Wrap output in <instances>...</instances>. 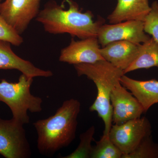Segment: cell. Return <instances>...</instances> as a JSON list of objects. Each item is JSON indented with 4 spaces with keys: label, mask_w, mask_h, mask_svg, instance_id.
Listing matches in <instances>:
<instances>
[{
    "label": "cell",
    "mask_w": 158,
    "mask_h": 158,
    "mask_svg": "<svg viewBox=\"0 0 158 158\" xmlns=\"http://www.w3.org/2000/svg\"><path fill=\"white\" fill-rule=\"evenodd\" d=\"M69 8L53 0L48 1L40 10L36 20L42 25L45 32L52 34H68L80 39L97 37L102 21L94 22L91 11L83 12L73 0H65Z\"/></svg>",
    "instance_id": "1"
},
{
    "label": "cell",
    "mask_w": 158,
    "mask_h": 158,
    "mask_svg": "<svg viewBox=\"0 0 158 158\" xmlns=\"http://www.w3.org/2000/svg\"><path fill=\"white\" fill-rule=\"evenodd\" d=\"M81 108L77 100H67L53 116L34 123L37 134V149L41 155L52 156L74 140Z\"/></svg>",
    "instance_id": "2"
},
{
    "label": "cell",
    "mask_w": 158,
    "mask_h": 158,
    "mask_svg": "<svg viewBox=\"0 0 158 158\" xmlns=\"http://www.w3.org/2000/svg\"><path fill=\"white\" fill-rule=\"evenodd\" d=\"M78 76L85 75L93 81L97 89L95 101L90 107L91 112H96L104 123L103 135H109L113 123V108L110 95L113 88L124 74L123 71L106 60L93 63L74 65Z\"/></svg>",
    "instance_id": "3"
},
{
    "label": "cell",
    "mask_w": 158,
    "mask_h": 158,
    "mask_svg": "<svg viewBox=\"0 0 158 158\" xmlns=\"http://www.w3.org/2000/svg\"><path fill=\"white\" fill-rule=\"evenodd\" d=\"M33 78L22 73L16 83L4 79L0 82V101L10 108L12 118L23 125L30 122L28 111L36 113L42 110V99L32 95L30 91Z\"/></svg>",
    "instance_id": "4"
},
{
    "label": "cell",
    "mask_w": 158,
    "mask_h": 158,
    "mask_svg": "<svg viewBox=\"0 0 158 158\" xmlns=\"http://www.w3.org/2000/svg\"><path fill=\"white\" fill-rule=\"evenodd\" d=\"M152 133V128L148 118L141 117L122 124L112 125L109 135L124 155L132 152L143 139Z\"/></svg>",
    "instance_id": "5"
},
{
    "label": "cell",
    "mask_w": 158,
    "mask_h": 158,
    "mask_svg": "<svg viewBox=\"0 0 158 158\" xmlns=\"http://www.w3.org/2000/svg\"><path fill=\"white\" fill-rule=\"evenodd\" d=\"M23 125L0 117V154L6 158H28L32 152Z\"/></svg>",
    "instance_id": "6"
},
{
    "label": "cell",
    "mask_w": 158,
    "mask_h": 158,
    "mask_svg": "<svg viewBox=\"0 0 158 158\" xmlns=\"http://www.w3.org/2000/svg\"><path fill=\"white\" fill-rule=\"evenodd\" d=\"M41 0H4L0 14L18 33L22 34L40 11Z\"/></svg>",
    "instance_id": "7"
},
{
    "label": "cell",
    "mask_w": 158,
    "mask_h": 158,
    "mask_svg": "<svg viewBox=\"0 0 158 158\" xmlns=\"http://www.w3.org/2000/svg\"><path fill=\"white\" fill-rule=\"evenodd\" d=\"M97 37L99 44L103 47L110 43L118 40L141 44L151 37L144 32V22L131 20L112 25H102Z\"/></svg>",
    "instance_id": "8"
},
{
    "label": "cell",
    "mask_w": 158,
    "mask_h": 158,
    "mask_svg": "<svg viewBox=\"0 0 158 158\" xmlns=\"http://www.w3.org/2000/svg\"><path fill=\"white\" fill-rule=\"evenodd\" d=\"M113 108V123L119 125L141 117L144 110L138 100L123 86L120 81L115 86L110 95Z\"/></svg>",
    "instance_id": "9"
},
{
    "label": "cell",
    "mask_w": 158,
    "mask_h": 158,
    "mask_svg": "<svg viewBox=\"0 0 158 158\" xmlns=\"http://www.w3.org/2000/svg\"><path fill=\"white\" fill-rule=\"evenodd\" d=\"M100 48L96 37L79 40L72 39L69 45L61 50L59 60L73 65L94 63L105 60L101 54Z\"/></svg>",
    "instance_id": "10"
},
{
    "label": "cell",
    "mask_w": 158,
    "mask_h": 158,
    "mask_svg": "<svg viewBox=\"0 0 158 158\" xmlns=\"http://www.w3.org/2000/svg\"><path fill=\"white\" fill-rule=\"evenodd\" d=\"M0 69H16L27 76L49 77L52 76V72L40 69L15 53L11 44L0 40Z\"/></svg>",
    "instance_id": "11"
},
{
    "label": "cell",
    "mask_w": 158,
    "mask_h": 158,
    "mask_svg": "<svg viewBox=\"0 0 158 158\" xmlns=\"http://www.w3.org/2000/svg\"><path fill=\"white\" fill-rule=\"evenodd\" d=\"M138 49V44L126 40H118L110 43L101 48L100 51L105 60L124 71L135 59Z\"/></svg>",
    "instance_id": "12"
},
{
    "label": "cell",
    "mask_w": 158,
    "mask_h": 158,
    "mask_svg": "<svg viewBox=\"0 0 158 158\" xmlns=\"http://www.w3.org/2000/svg\"><path fill=\"white\" fill-rule=\"evenodd\" d=\"M123 86L129 90L147 112L153 105L158 103V81L151 79L138 81L123 75L119 79Z\"/></svg>",
    "instance_id": "13"
},
{
    "label": "cell",
    "mask_w": 158,
    "mask_h": 158,
    "mask_svg": "<svg viewBox=\"0 0 158 158\" xmlns=\"http://www.w3.org/2000/svg\"><path fill=\"white\" fill-rule=\"evenodd\" d=\"M151 9L148 0H117L116 8L107 19L111 24L131 20L144 22Z\"/></svg>",
    "instance_id": "14"
},
{
    "label": "cell",
    "mask_w": 158,
    "mask_h": 158,
    "mask_svg": "<svg viewBox=\"0 0 158 158\" xmlns=\"http://www.w3.org/2000/svg\"><path fill=\"white\" fill-rule=\"evenodd\" d=\"M158 67V43L153 37L138 44L135 59L128 68L123 71L124 74L137 70Z\"/></svg>",
    "instance_id": "15"
},
{
    "label": "cell",
    "mask_w": 158,
    "mask_h": 158,
    "mask_svg": "<svg viewBox=\"0 0 158 158\" xmlns=\"http://www.w3.org/2000/svg\"><path fill=\"white\" fill-rule=\"evenodd\" d=\"M122 152L110 140L109 135H103L93 146L90 158H121Z\"/></svg>",
    "instance_id": "16"
},
{
    "label": "cell",
    "mask_w": 158,
    "mask_h": 158,
    "mask_svg": "<svg viewBox=\"0 0 158 158\" xmlns=\"http://www.w3.org/2000/svg\"><path fill=\"white\" fill-rule=\"evenodd\" d=\"M121 158H158V143L154 141L152 135L147 136L132 152Z\"/></svg>",
    "instance_id": "17"
},
{
    "label": "cell",
    "mask_w": 158,
    "mask_h": 158,
    "mask_svg": "<svg viewBox=\"0 0 158 158\" xmlns=\"http://www.w3.org/2000/svg\"><path fill=\"white\" fill-rule=\"evenodd\" d=\"M95 128L90 127L80 136V142L78 146L74 151L63 158H90L93 146L91 143L94 141V135Z\"/></svg>",
    "instance_id": "18"
},
{
    "label": "cell",
    "mask_w": 158,
    "mask_h": 158,
    "mask_svg": "<svg viewBox=\"0 0 158 158\" xmlns=\"http://www.w3.org/2000/svg\"><path fill=\"white\" fill-rule=\"evenodd\" d=\"M0 40L9 42L15 46H19L23 39L14 28L7 22L0 14Z\"/></svg>",
    "instance_id": "19"
},
{
    "label": "cell",
    "mask_w": 158,
    "mask_h": 158,
    "mask_svg": "<svg viewBox=\"0 0 158 158\" xmlns=\"http://www.w3.org/2000/svg\"><path fill=\"white\" fill-rule=\"evenodd\" d=\"M144 21V31L158 43V2L154 1Z\"/></svg>",
    "instance_id": "20"
},
{
    "label": "cell",
    "mask_w": 158,
    "mask_h": 158,
    "mask_svg": "<svg viewBox=\"0 0 158 158\" xmlns=\"http://www.w3.org/2000/svg\"><path fill=\"white\" fill-rule=\"evenodd\" d=\"M3 1H4V0H0V2H2Z\"/></svg>",
    "instance_id": "21"
},
{
    "label": "cell",
    "mask_w": 158,
    "mask_h": 158,
    "mask_svg": "<svg viewBox=\"0 0 158 158\" xmlns=\"http://www.w3.org/2000/svg\"><path fill=\"white\" fill-rule=\"evenodd\" d=\"M1 2H0V4H1Z\"/></svg>",
    "instance_id": "22"
}]
</instances>
